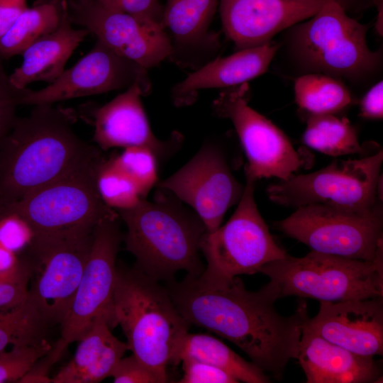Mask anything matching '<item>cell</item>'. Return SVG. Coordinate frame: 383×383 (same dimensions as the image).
<instances>
[{
  "label": "cell",
  "mask_w": 383,
  "mask_h": 383,
  "mask_svg": "<svg viewBox=\"0 0 383 383\" xmlns=\"http://www.w3.org/2000/svg\"><path fill=\"white\" fill-rule=\"evenodd\" d=\"M165 284L189 325L231 341L273 378L281 379L289 361L297 358L306 303L299 301L292 315L282 316L274 306L279 289L272 281L255 292L247 290L238 277L208 282L187 274Z\"/></svg>",
  "instance_id": "1"
},
{
  "label": "cell",
  "mask_w": 383,
  "mask_h": 383,
  "mask_svg": "<svg viewBox=\"0 0 383 383\" xmlns=\"http://www.w3.org/2000/svg\"><path fill=\"white\" fill-rule=\"evenodd\" d=\"M101 155L77 136L65 111L35 105L0 146V211Z\"/></svg>",
  "instance_id": "2"
},
{
  "label": "cell",
  "mask_w": 383,
  "mask_h": 383,
  "mask_svg": "<svg viewBox=\"0 0 383 383\" xmlns=\"http://www.w3.org/2000/svg\"><path fill=\"white\" fill-rule=\"evenodd\" d=\"M160 189L153 201L141 199L116 211L127 228L126 248L135 258L134 267L158 282L173 281L181 270L197 277L204 270L199 252L206 227L196 213Z\"/></svg>",
  "instance_id": "3"
},
{
  "label": "cell",
  "mask_w": 383,
  "mask_h": 383,
  "mask_svg": "<svg viewBox=\"0 0 383 383\" xmlns=\"http://www.w3.org/2000/svg\"><path fill=\"white\" fill-rule=\"evenodd\" d=\"M114 306L129 350L144 364L167 375L175 349L189 324L166 287L133 267L117 266Z\"/></svg>",
  "instance_id": "4"
},
{
  "label": "cell",
  "mask_w": 383,
  "mask_h": 383,
  "mask_svg": "<svg viewBox=\"0 0 383 383\" xmlns=\"http://www.w3.org/2000/svg\"><path fill=\"white\" fill-rule=\"evenodd\" d=\"M260 272L277 285L280 297L338 302L383 296V255L367 261L311 250L301 257L287 254Z\"/></svg>",
  "instance_id": "5"
},
{
  "label": "cell",
  "mask_w": 383,
  "mask_h": 383,
  "mask_svg": "<svg viewBox=\"0 0 383 383\" xmlns=\"http://www.w3.org/2000/svg\"><path fill=\"white\" fill-rule=\"evenodd\" d=\"M101 155L62 178L26 195L0 211L16 214L33 232L31 241L48 239L82 228H94L104 218L118 216L101 199L96 187Z\"/></svg>",
  "instance_id": "6"
},
{
  "label": "cell",
  "mask_w": 383,
  "mask_h": 383,
  "mask_svg": "<svg viewBox=\"0 0 383 383\" xmlns=\"http://www.w3.org/2000/svg\"><path fill=\"white\" fill-rule=\"evenodd\" d=\"M246 177L238 206L222 226L206 232L200 241L206 267L199 277L217 282L260 272L265 265L287 253L274 240L254 197L255 180Z\"/></svg>",
  "instance_id": "7"
},
{
  "label": "cell",
  "mask_w": 383,
  "mask_h": 383,
  "mask_svg": "<svg viewBox=\"0 0 383 383\" xmlns=\"http://www.w3.org/2000/svg\"><path fill=\"white\" fill-rule=\"evenodd\" d=\"M383 152L355 160H335L316 172L295 175L270 184L267 194L279 205L299 207L326 204L369 213L380 207L378 184Z\"/></svg>",
  "instance_id": "8"
},
{
  "label": "cell",
  "mask_w": 383,
  "mask_h": 383,
  "mask_svg": "<svg viewBox=\"0 0 383 383\" xmlns=\"http://www.w3.org/2000/svg\"><path fill=\"white\" fill-rule=\"evenodd\" d=\"M296 209L274 226L311 250L367 261L383 255L382 207L369 213L321 204Z\"/></svg>",
  "instance_id": "9"
},
{
  "label": "cell",
  "mask_w": 383,
  "mask_h": 383,
  "mask_svg": "<svg viewBox=\"0 0 383 383\" xmlns=\"http://www.w3.org/2000/svg\"><path fill=\"white\" fill-rule=\"evenodd\" d=\"M368 26L348 16L338 0H328L295 32L301 60L326 74L354 78L372 71L379 55L367 46Z\"/></svg>",
  "instance_id": "10"
},
{
  "label": "cell",
  "mask_w": 383,
  "mask_h": 383,
  "mask_svg": "<svg viewBox=\"0 0 383 383\" xmlns=\"http://www.w3.org/2000/svg\"><path fill=\"white\" fill-rule=\"evenodd\" d=\"M119 216L99 222L93 231L89 255L79 284L60 323V340L69 345L79 340L98 320L111 328L118 325L114 306L116 257L122 235Z\"/></svg>",
  "instance_id": "11"
},
{
  "label": "cell",
  "mask_w": 383,
  "mask_h": 383,
  "mask_svg": "<svg viewBox=\"0 0 383 383\" xmlns=\"http://www.w3.org/2000/svg\"><path fill=\"white\" fill-rule=\"evenodd\" d=\"M94 228L31 241L28 247L39 271L28 296L49 323L60 324L70 308L89 255Z\"/></svg>",
  "instance_id": "12"
},
{
  "label": "cell",
  "mask_w": 383,
  "mask_h": 383,
  "mask_svg": "<svg viewBox=\"0 0 383 383\" xmlns=\"http://www.w3.org/2000/svg\"><path fill=\"white\" fill-rule=\"evenodd\" d=\"M248 93L247 82L223 91L213 101L214 111L230 119L237 132L248 159L245 176L285 180L304 162L287 135L248 105Z\"/></svg>",
  "instance_id": "13"
},
{
  "label": "cell",
  "mask_w": 383,
  "mask_h": 383,
  "mask_svg": "<svg viewBox=\"0 0 383 383\" xmlns=\"http://www.w3.org/2000/svg\"><path fill=\"white\" fill-rule=\"evenodd\" d=\"M72 23L94 34L111 50L145 69L159 65L172 52L162 23L106 7L98 0H69Z\"/></svg>",
  "instance_id": "14"
},
{
  "label": "cell",
  "mask_w": 383,
  "mask_h": 383,
  "mask_svg": "<svg viewBox=\"0 0 383 383\" xmlns=\"http://www.w3.org/2000/svg\"><path fill=\"white\" fill-rule=\"evenodd\" d=\"M157 185L190 206L208 233L221 226L226 212L238 203L244 190L222 152L211 143L202 146L187 163Z\"/></svg>",
  "instance_id": "15"
},
{
  "label": "cell",
  "mask_w": 383,
  "mask_h": 383,
  "mask_svg": "<svg viewBox=\"0 0 383 383\" xmlns=\"http://www.w3.org/2000/svg\"><path fill=\"white\" fill-rule=\"evenodd\" d=\"M140 84L146 94L151 90L147 69L119 55L97 40L91 50L48 86L27 90L22 105L53 104L74 98L127 89Z\"/></svg>",
  "instance_id": "16"
},
{
  "label": "cell",
  "mask_w": 383,
  "mask_h": 383,
  "mask_svg": "<svg viewBox=\"0 0 383 383\" xmlns=\"http://www.w3.org/2000/svg\"><path fill=\"white\" fill-rule=\"evenodd\" d=\"M328 0H221L226 35L239 49L270 43L281 30L312 17Z\"/></svg>",
  "instance_id": "17"
},
{
  "label": "cell",
  "mask_w": 383,
  "mask_h": 383,
  "mask_svg": "<svg viewBox=\"0 0 383 383\" xmlns=\"http://www.w3.org/2000/svg\"><path fill=\"white\" fill-rule=\"evenodd\" d=\"M146 95L135 83L111 101L93 111L94 140L103 150L113 148L145 147L158 160L168 157L180 146L182 135L174 132L167 140L157 138L150 126L141 101Z\"/></svg>",
  "instance_id": "18"
},
{
  "label": "cell",
  "mask_w": 383,
  "mask_h": 383,
  "mask_svg": "<svg viewBox=\"0 0 383 383\" xmlns=\"http://www.w3.org/2000/svg\"><path fill=\"white\" fill-rule=\"evenodd\" d=\"M309 326L327 340L353 353L383 354V296L338 302L319 301Z\"/></svg>",
  "instance_id": "19"
},
{
  "label": "cell",
  "mask_w": 383,
  "mask_h": 383,
  "mask_svg": "<svg viewBox=\"0 0 383 383\" xmlns=\"http://www.w3.org/2000/svg\"><path fill=\"white\" fill-rule=\"evenodd\" d=\"M305 320L297 360L307 383H373L382 377L374 357L353 353L314 331Z\"/></svg>",
  "instance_id": "20"
},
{
  "label": "cell",
  "mask_w": 383,
  "mask_h": 383,
  "mask_svg": "<svg viewBox=\"0 0 383 383\" xmlns=\"http://www.w3.org/2000/svg\"><path fill=\"white\" fill-rule=\"evenodd\" d=\"M278 48L277 44L270 42L210 61L174 85L172 89L174 104L187 106L196 100L201 89L233 87L262 74Z\"/></svg>",
  "instance_id": "21"
},
{
  "label": "cell",
  "mask_w": 383,
  "mask_h": 383,
  "mask_svg": "<svg viewBox=\"0 0 383 383\" xmlns=\"http://www.w3.org/2000/svg\"><path fill=\"white\" fill-rule=\"evenodd\" d=\"M65 1L60 25L54 31L46 34L28 46L22 53L23 62L9 75L11 82L24 89L34 82H54L65 70L69 57L89 34L85 28L72 27Z\"/></svg>",
  "instance_id": "22"
},
{
  "label": "cell",
  "mask_w": 383,
  "mask_h": 383,
  "mask_svg": "<svg viewBox=\"0 0 383 383\" xmlns=\"http://www.w3.org/2000/svg\"><path fill=\"white\" fill-rule=\"evenodd\" d=\"M218 0H167L162 25L172 46L170 58L182 64L185 53L213 50L219 46L218 34L209 27Z\"/></svg>",
  "instance_id": "23"
},
{
  "label": "cell",
  "mask_w": 383,
  "mask_h": 383,
  "mask_svg": "<svg viewBox=\"0 0 383 383\" xmlns=\"http://www.w3.org/2000/svg\"><path fill=\"white\" fill-rule=\"evenodd\" d=\"M129 350L102 320L96 321L79 340L73 358L51 378L52 383H97L108 377Z\"/></svg>",
  "instance_id": "24"
},
{
  "label": "cell",
  "mask_w": 383,
  "mask_h": 383,
  "mask_svg": "<svg viewBox=\"0 0 383 383\" xmlns=\"http://www.w3.org/2000/svg\"><path fill=\"white\" fill-rule=\"evenodd\" d=\"M184 358H192L220 368L239 382L269 383L270 378L252 362H248L222 341L204 333H189L183 336L175 349L172 365Z\"/></svg>",
  "instance_id": "25"
},
{
  "label": "cell",
  "mask_w": 383,
  "mask_h": 383,
  "mask_svg": "<svg viewBox=\"0 0 383 383\" xmlns=\"http://www.w3.org/2000/svg\"><path fill=\"white\" fill-rule=\"evenodd\" d=\"M65 1L41 0L25 10L0 38V60L22 55L36 40L57 29Z\"/></svg>",
  "instance_id": "26"
},
{
  "label": "cell",
  "mask_w": 383,
  "mask_h": 383,
  "mask_svg": "<svg viewBox=\"0 0 383 383\" xmlns=\"http://www.w3.org/2000/svg\"><path fill=\"white\" fill-rule=\"evenodd\" d=\"M303 141L311 148L334 157L362 154L365 151L350 121L331 113L310 114Z\"/></svg>",
  "instance_id": "27"
},
{
  "label": "cell",
  "mask_w": 383,
  "mask_h": 383,
  "mask_svg": "<svg viewBox=\"0 0 383 383\" xmlns=\"http://www.w3.org/2000/svg\"><path fill=\"white\" fill-rule=\"evenodd\" d=\"M294 95L299 108L310 114H334L353 101L343 84L328 74L316 73L296 79Z\"/></svg>",
  "instance_id": "28"
},
{
  "label": "cell",
  "mask_w": 383,
  "mask_h": 383,
  "mask_svg": "<svg viewBox=\"0 0 383 383\" xmlns=\"http://www.w3.org/2000/svg\"><path fill=\"white\" fill-rule=\"evenodd\" d=\"M49 324L28 296L21 304L0 311V351L9 345H36L46 341L44 334Z\"/></svg>",
  "instance_id": "29"
},
{
  "label": "cell",
  "mask_w": 383,
  "mask_h": 383,
  "mask_svg": "<svg viewBox=\"0 0 383 383\" xmlns=\"http://www.w3.org/2000/svg\"><path fill=\"white\" fill-rule=\"evenodd\" d=\"M96 187L103 201L116 211L132 208L143 199L135 184L118 166L113 155L105 158L100 165Z\"/></svg>",
  "instance_id": "30"
},
{
  "label": "cell",
  "mask_w": 383,
  "mask_h": 383,
  "mask_svg": "<svg viewBox=\"0 0 383 383\" xmlns=\"http://www.w3.org/2000/svg\"><path fill=\"white\" fill-rule=\"evenodd\" d=\"M113 156L118 166L145 199L158 179V160L155 153L148 148L135 146L126 148L121 154Z\"/></svg>",
  "instance_id": "31"
},
{
  "label": "cell",
  "mask_w": 383,
  "mask_h": 383,
  "mask_svg": "<svg viewBox=\"0 0 383 383\" xmlns=\"http://www.w3.org/2000/svg\"><path fill=\"white\" fill-rule=\"evenodd\" d=\"M52 346L46 341L36 345L13 347L0 351V383L19 382Z\"/></svg>",
  "instance_id": "32"
},
{
  "label": "cell",
  "mask_w": 383,
  "mask_h": 383,
  "mask_svg": "<svg viewBox=\"0 0 383 383\" xmlns=\"http://www.w3.org/2000/svg\"><path fill=\"white\" fill-rule=\"evenodd\" d=\"M33 271V260L26 257L18 260L11 270L0 272V311L10 310L26 300Z\"/></svg>",
  "instance_id": "33"
},
{
  "label": "cell",
  "mask_w": 383,
  "mask_h": 383,
  "mask_svg": "<svg viewBox=\"0 0 383 383\" xmlns=\"http://www.w3.org/2000/svg\"><path fill=\"white\" fill-rule=\"evenodd\" d=\"M27 90L18 88L11 82L0 60V146L18 118L16 109L22 105Z\"/></svg>",
  "instance_id": "34"
},
{
  "label": "cell",
  "mask_w": 383,
  "mask_h": 383,
  "mask_svg": "<svg viewBox=\"0 0 383 383\" xmlns=\"http://www.w3.org/2000/svg\"><path fill=\"white\" fill-rule=\"evenodd\" d=\"M111 377L114 383H165L168 376L144 364L134 355L122 357L113 370Z\"/></svg>",
  "instance_id": "35"
},
{
  "label": "cell",
  "mask_w": 383,
  "mask_h": 383,
  "mask_svg": "<svg viewBox=\"0 0 383 383\" xmlns=\"http://www.w3.org/2000/svg\"><path fill=\"white\" fill-rule=\"evenodd\" d=\"M33 232L28 223L16 214L0 217V245L16 252L28 248L33 238Z\"/></svg>",
  "instance_id": "36"
},
{
  "label": "cell",
  "mask_w": 383,
  "mask_h": 383,
  "mask_svg": "<svg viewBox=\"0 0 383 383\" xmlns=\"http://www.w3.org/2000/svg\"><path fill=\"white\" fill-rule=\"evenodd\" d=\"M184 374L179 383H238L233 376L211 365L192 358L181 360Z\"/></svg>",
  "instance_id": "37"
},
{
  "label": "cell",
  "mask_w": 383,
  "mask_h": 383,
  "mask_svg": "<svg viewBox=\"0 0 383 383\" xmlns=\"http://www.w3.org/2000/svg\"><path fill=\"white\" fill-rule=\"evenodd\" d=\"M101 4L138 18L162 23L163 6L158 0H98Z\"/></svg>",
  "instance_id": "38"
},
{
  "label": "cell",
  "mask_w": 383,
  "mask_h": 383,
  "mask_svg": "<svg viewBox=\"0 0 383 383\" xmlns=\"http://www.w3.org/2000/svg\"><path fill=\"white\" fill-rule=\"evenodd\" d=\"M67 346V345L60 339L54 348L51 347L50 350L34 364L19 382H50L51 379L48 378L47 374Z\"/></svg>",
  "instance_id": "39"
},
{
  "label": "cell",
  "mask_w": 383,
  "mask_h": 383,
  "mask_svg": "<svg viewBox=\"0 0 383 383\" xmlns=\"http://www.w3.org/2000/svg\"><path fill=\"white\" fill-rule=\"evenodd\" d=\"M360 115L365 118L380 119L383 116V83L379 82L364 96L360 102Z\"/></svg>",
  "instance_id": "40"
},
{
  "label": "cell",
  "mask_w": 383,
  "mask_h": 383,
  "mask_svg": "<svg viewBox=\"0 0 383 383\" xmlns=\"http://www.w3.org/2000/svg\"><path fill=\"white\" fill-rule=\"evenodd\" d=\"M28 8L27 0H0V38Z\"/></svg>",
  "instance_id": "41"
},
{
  "label": "cell",
  "mask_w": 383,
  "mask_h": 383,
  "mask_svg": "<svg viewBox=\"0 0 383 383\" xmlns=\"http://www.w3.org/2000/svg\"><path fill=\"white\" fill-rule=\"evenodd\" d=\"M18 262L15 252L0 245V272L11 270Z\"/></svg>",
  "instance_id": "42"
}]
</instances>
